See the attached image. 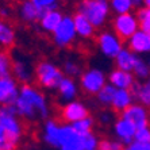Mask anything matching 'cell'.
I'll list each match as a JSON object with an SVG mask.
<instances>
[{"mask_svg":"<svg viewBox=\"0 0 150 150\" xmlns=\"http://www.w3.org/2000/svg\"><path fill=\"white\" fill-rule=\"evenodd\" d=\"M14 107L18 116L25 120H35L37 118L49 119L50 115V103L46 95L41 88L34 87L33 84L22 85Z\"/></svg>","mask_w":150,"mask_h":150,"instance_id":"obj_1","label":"cell"},{"mask_svg":"<svg viewBox=\"0 0 150 150\" xmlns=\"http://www.w3.org/2000/svg\"><path fill=\"white\" fill-rule=\"evenodd\" d=\"M25 135V127L14 105L0 110V150H16Z\"/></svg>","mask_w":150,"mask_h":150,"instance_id":"obj_2","label":"cell"},{"mask_svg":"<svg viewBox=\"0 0 150 150\" xmlns=\"http://www.w3.org/2000/svg\"><path fill=\"white\" fill-rule=\"evenodd\" d=\"M41 137L47 146L54 149L70 146L81 150L80 135L74 131L69 123H59L56 119H46L42 126Z\"/></svg>","mask_w":150,"mask_h":150,"instance_id":"obj_3","label":"cell"},{"mask_svg":"<svg viewBox=\"0 0 150 150\" xmlns=\"http://www.w3.org/2000/svg\"><path fill=\"white\" fill-rule=\"evenodd\" d=\"M65 73L50 59H41L35 65V83L46 91H57Z\"/></svg>","mask_w":150,"mask_h":150,"instance_id":"obj_4","label":"cell"},{"mask_svg":"<svg viewBox=\"0 0 150 150\" xmlns=\"http://www.w3.org/2000/svg\"><path fill=\"white\" fill-rule=\"evenodd\" d=\"M77 12L85 15L96 28H103L110 21L112 11L110 0H81L77 6Z\"/></svg>","mask_w":150,"mask_h":150,"instance_id":"obj_5","label":"cell"},{"mask_svg":"<svg viewBox=\"0 0 150 150\" xmlns=\"http://www.w3.org/2000/svg\"><path fill=\"white\" fill-rule=\"evenodd\" d=\"M107 83H108V74H105L104 70L98 67L88 68L79 77L81 91L88 96H96Z\"/></svg>","mask_w":150,"mask_h":150,"instance_id":"obj_6","label":"cell"},{"mask_svg":"<svg viewBox=\"0 0 150 150\" xmlns=\"http://www.w3.org/2000/svg\"><path fill=\"white\" fill-rule=\"evenodd\" d=\"M96 47L103 57L115 59L123 46V39L114 30H101L96 35Z\"/></svg>","mask_w":150,"mask_h":150,"instance_id":"obj_7","label":"cell"},{"mask_svg":"<svg viewBox=\"0 0 150 150\" xmlns=\"http://www.w3.org/2000/svg\"><path fill=\"white\" fill-rule=\"evenodd\" d=\"M77 37L76 26H74V19L72 15H64L62 21L56 28V31L52 34L53 43L58 47V49H65L69 47L74 43Z\"/></svg>","mask_w":150,"mask_h":150,"instance_id":"obj_8","label":"cell"},{"mask_svg":"<svg viewBox=\"0 0 150 150\" xmlns=\"http://www.w3.org/2000/svg\"><path fill=\"white\" fill-rule=\"evenodd\" d=\"M111 26H112V30H114L123 41H129L141 28L138 16H137V14H134V12L115 15V16L112 18Z\"/></svg>","mask_w":150,"mask_h":150,"instance_id":"obj_9","label":"cell"},{"mask_svg":"<svg viewBox=\"0 0 150 150\" xmlns=\"http://www.w3.org/2000/svg\"><path fill=\"white\" fill-rule=\"evenodd\" d=\"M87 116H89L88 105L84 101L77 100V99L62 104V107L59 110V118L62 119L64 123H69V125H73L74 122L81 120Z\"/></svg>","mask_w":150,"mask_h":150,"instance_id":"obj_10","label":"cell"},{"mask_svg":"<svg viewBox=\"0 0 150 150\" xmlns=\"http://www.w3.org/2000/svg\"><path fill=\"white\" fill-rule=\"evenodd\" d=\"M19 81L14 76L0 77V103L1 105H14L21 93Z\"/></svg>","mask_w":150,"mask_h":150,"instance_id":"obj_11","label":"cell"},{"mask_svg":"<svg viewBox=\"0 0 150 150\" xmlns=\"http://www.w3.org/2000/svg\"><path fill=\"white\" fill-rule=\"evenodd\" d=\"M137 130L138 129L134 123H131L129 119H125L122 116L115 119V122L112 123V133L115 135V139L120 141L125 146L135 141Z\"/></svg>","mask_w":150,"mask_h":150,"instance_id":"obj_12","label":"cell"},{"mask_svg":"<svg viewBox=\"0 0 150 150\" xmlns=\"http://www.w3.org/2000/svg\"><path fill=\"white\" fill-rule=\"evenodd\" d=\"M12 76L22 85L31 84V81L35 80V67H33L31 62L25 57H16L14 58L12 65Z\"/></svg>","mask_w":150,"mask_h":150,"instance_id":"obj_13","label":"cell"},{"mask_svg":"<svg viewBox=\"0 0 150 150\" xmlns=\"http://www.w3.org/2000/svg\"><path fill=\"white\" fill-rule=\"evenodd\" d=\"M120 116L125 119H129L131 123L137 126V129L145 127V126H150V112L149 108L142 105L141 103H134L131 104L127 110L120 114Z\"/></svg>","mask_w":150,"mask_h":150,"instance_id":"obj_14","label":"cell"},{"mask_svg":"<svg viewBox=\"0 0 150 150\" xmlns=\"http://www.w3.org/2000/svg\"><path fill=\"white\" fill-rule=\"evenodd\" d=\"M107 74H108V83L114 85L116 89H133L137 83V79L133 72L114 68Z\"/></svg>","mask_w":150,"mask_h":150,"instance_id":"obj_15","label":"cell"},{"mask_svg":"<svg viewBox=\"0 0 150 150\" xmlns=\"http://www.w3.org/2000/svg\"><path fill=\"white\" fill-rule=\"evenodd\" d=\"M80 84L74 80L73 77H68L65 76L64 80L61 81L58 89H57V95H58V100L65 104L69 101H73L77 99L79 92H80Z\"/></svg>","mask_w":150,"mask_h":150,"instance_id":"obj_16","label":"cell"},{"mask_svg":"<svg viewBox=\"0 0 150 150\" xmlns=\"http://www.w3.org/2000/svg\"><path fill=\"white\" fill-rule=\"evenodd\" d=\"M127 42V47L138 56L150 54V33L138 30Z\"/></svg>","mask_w":150,"mask_h":150,"instance_id":"obj_17","label":"cell"},{"mask_svg":"<svg viewBox=\"0 0 150 150\" xmlns=\"http://www.w3.org/2000/svg\"><path fill=\"white\" fill-rule=\"evenodd\" d=\"M18 14L23 22L34 25V23L39 22L43 11L39 7H37L31 0H22L19 4V8H18Z\"/></svg>","mask_w":150,"mask_h":150,"instance_id":"obj_18","label":"cell"},{"mask_svg":"<svg viewBox=\"0 0 150 150\" xmlns=\"http://www.w3.org/2000/svg\"><path fill=\"white\" fill-rule=\"evenodd\" d=\"M64 18V14L57 8V10H50V11H45L42 14L41 19H39L38 25L43 33L47 34H53L56 31V28L58 27V25L61 23Z\"/></svg>","mask_w":150,"mask_h":150,"instance_id":"obj_19","label":"cell"},{"mask_svg":"<svg viewBox=\"0 0 150 150\" xmlns=\"http://www.w3.org/2000/svg\"><path fill=\"white\" fill-rule=\"evenodd\" d=\"M73 19H74V26H76V31L79 38L83 39V41L93 38L98 28L92 25V22L85 15L80 14V12H76L73 15Z\"/></svg>","mask_w":150,"mask_h":150,"instance_id":"obj_20","label":"cell"},{"mask_svg":"<svg viewBox=\"0 0 150 150\" xmlns=\"http://www.w3.org/2000/svg\"><path fill=\"white\" fill-rule=\"evenodd\" d=\"M134 103H135V98H134V93L131 89H116L111 104V110L122 114L125 110H127Z\"/></svg>","mask_w":150,"mask_h":150,"instance_id":"obj_21","label":"cell"},{"mask_svg":"<svg viewBox=\"0 0 150 150\" xmlns=\"http://www.w3.org/2000/svg\"><path fill=\"white\" fill-rule=\"evenodd\" d=\"M138 57H139L138 54L133 53L127 46H126V47H123V49L120 50V53H119L118 56H116V58L114 59L115 68L122 69V70H127V72H133Z\"/></svg>","mask_w":150,"mask_h":150,"instance_id":"obj_22","label":"cell"},{"mask_svg":"<svg viewBox=\"0 0 150 150\" xmlns=\"http://www.w3.org/2000/svg\"><path fill=\"white\" fill-rule=\"evenodd\" d=\"M16 42V30L8 22L3 21L0 23V45L4 49H10Z\"/></svg>","mask_w":150,"mask_h":150,"instance_id":"obj_23","label":"cell"},{"mask_svg":"<svg viewBox=\"0 0 150 150\" xmlns=\"http://www.w3.org/2000/svg\"><path fill=\"white\" fill-rule=\"evenodd\" d=\"M133 93L137 103L150 108V83L149 81H137L133 87Z\"/></svg>","mask_w":150,"mask_h":150,"instance_id":"obj_24","label":"cell"},{"mask_svg":"<svg viewBox=\"0 0 150 150\" xmlns=\"http://www.w3.org/2000/svg\"><path fill=\"white\" fill-rule=\"evenodd\" d=\"M115 92H116V88L114 85H111L110 83H107L95 98H96V101H98L101 107H111L114 96H115Z\"/></svg>","mask_w":150,"mask_h":150,"instance_id":"obj_25","label":"cell"},{"mask_svg":"<svg viewBox=\"0 0 150 150\" xmlns=\"http://www.w3.org/2000/svg\"><path fill=\"white\" fill-rule=\"evenodd\" d=\"M133 74L135 76L137 81H149L150 77V62H147L142 56L138 57L137 64L133 69Z\"/></svg>","mask_w":150,"mask_h":150,"instance_id":"obj_26","label":"cell"},{"mask_svg":"<svg viewBox=\"0 0 150 150\" xmlns=\"http://www.w3.org/2000/svg\"><path fill=\"white\" fill-rule=\"evenodd\" d=\"M110 6H111V11L115 15L129 14L133 12V10L135 8L133 0H110Z\"/></svg>","mask_w":150,"mask_h":150,"instance_id":"obj_27","label":"cell"},{"mask_svg":"<svg viewBox=\"0 0 150 150\" xmlns=\"http://www.w3.org/2000/svg\"><path fill=\"white\" fill-rule=\"evenodd\" d=\"M73 130L76 131L79 135H84V134H89L93 131V127H95V119L92 118L91 115L87 116V118L81 119V120H77L72 125Z\"/></svg>","mask_w":150,"mask_h":150,"instance_id":"obj_28","label":"cell"},{"mask_svg":"<svg viewBox=\"0 0 150 150\" xmlns=\"http://www.w3.org/2000/svg\"><path fill=\"white\" fill-rule=\"evenodd\" d=\"M12 65L14 59L10 57L7 52L0 53V77L12 76Z\"/></svg>","mask_w":150,"mask_h":150,"instance_id":"obj_29","label":"cell"},{"mask_svg":"<svg viewBox=\"0 0 150 150\" xmlns=\"http://www.w3.org/2000/svg\"><path fill=\"white\" fill-rule=\"evenodd\" d=\"M100 139L99 137L92 131L89 134H84L80 135V145H81V150H93L99 147Z\"/></svg>","mask_w":150,"mask_h":150,"instance_id":"obj_30","label":"cell"},{"mask_svg":"<svg viewBox=\"0 0 150 150\" xmlns=\"http://www.w3.org/2000/svg\"><path fill=\"white\" fill-rule=\"evenodd\" d=\"M62 70L65 76L68 77H80L81 73H83L84 70L81 69L80 64L77 62L76 59H67L65 62L62 64Z\"/></svg>","mask_w":150,"mask_h":150,"instance_id":"obj_31","label":"cell"},{"mask_svg":"<svg viewBox=\"0 0 150 150\" xmlns=\"http://www.w3.org/2000/svg\"><path fill=\"white\" fill-rule=\"evenodd\" d=\"M138 21H139V27L143 31L150 33V10L146 7H141L137 12Z\"/></svg>","mask_w":150,"mask_h":150,"instance_id":"obj_32","label":"cell"},{"mask_svg":"<svg viewBox=\"0 0 150 150\" xmlns=\"http://www.w3.org/2000/svg\"><path fill=\"white\" fill-rule=\"evenodd\" d=\"M125 145L118 139H100L99 149L100 150H123Z\"/></svg>","mask_w":150,"mask_h":150,"instance_id":"obj_33","label":"cell"},{"mask_svg":"<svg viewBox=\"0 0 150 150\" xmlns=\"http://www.w3.org/2000/svg\"><path fill=\"white\" fill-rule=\"evenodd\" d=\"M31 1L37 7L41 8L43 12L45 11H50V10H57L58 3H59V0H31Z\"/></svg>","mask_w":150,"mask_h":150,"instance_id":"obj_34","label":"cell"},{"mask_svg":"<svg viewBox=\"0 0 150 150\" xmlns=\"http://www.w3.org/2000/svg\"><path fill=\"white\" fill-rule=\"evenodd\" d=\"M135 141L150 143V126H145V127H141V129L137 130Z\"/></svg>","mask_w":150,"mask_h":150,"instance_id":"obj_35","label":"cell"},{"mask_svg":"<svg viewBox=\"0 0 150 150\" xmlns=\"http://www.w3.org/2000/svg\"><path fill=\"white\" fill-rule=\"evenodd\" d=\"M123 150H150V143L139 142V141H134L130 145H126Z\"/></svg>","mask_w":150,"mask_h":150,"instance_id":"obj_36","label":"cell"},{"mask_svg":"<svg viewBox=\"0 0 150 150\" xmlns=\"http://www.w3.org/2000/svg\"><path fill=\"white\" fill-rule=\"evenodd\" d=\"M99 122L103 126H107V125H111V123L115 122V118H114L111 111H103L99 115Z\"/></svg>","mask_w":150,"mask_h":150,"instance_id":"obj_37","label":"cell"},{"mask_svg":"<svg viewBox=\"0 0 150 150\" xmlns=\"http://www.w3.org/2000/svg\"><path fill=\"white\" fill-rule=\"evenodd\" d=\"M0 15H1V18H3V21H4L7 16H10V8L1 7V10H0Z\"/></svg>","mask_w":150,"mask_h":150,"instance_id":"obj_38","label":"cell"},{"mask_svg":"<svg viewBox=\"0 0 150 150\" xmlns=\"http://www.w3.org/2000/svg\"><path fill=\"white\" fill-rule=\"evenodd\" d=\"M133 3L135 7H142L143 6V0H133Z\"/></svg>","mask_w":150,"mask_h":150,"instance_id":"obj_39","label":"cell"},{"mask_svg":"<svg viewBox=\"0 0 150 150\" xmlns=\"http://www.w3.org/2000/svg\"><path fill=\"white\" fill-rule=\"evenodd\" d=\"M142 7H146L150 10V0H143V6Z\"/></svg>","mask_w":150,"mask_h":150,"instance_id":"obj_40","label":"cell"},{"mask_svg":"<svg viewBox=\"0 0 150 150\" xmlns=\"http://www.w3.org/2000/svg\"><path fill=\"white\" fill-rule=\"evenodd\" d=\"M59 150H79V149H76V147H70V146H67V147H62V149H59Z\"/></svg>","mask_w":150,"mask_h":150,"instance_id":"obj_41","label":"cell"},{"mask_svg":"<svg viewBox=\"0 0 150 150\" xmlns=\"http://www.w3.org/2000/svg\"><path fill=\"white\" fill-rule=\"evenodd\" d=\"M93 150H100V149H99V147H98V149H93Z\"/></svg>","mask_w":150,"mask_h":150,"instance_id":"obj_42","label":"cell"},{"mask_svg":"<svg viewBox=\"0 0 150 150\" xmlns=\"http://www.w3.org/2000/svg\"><path fill=\"white\" fill-rule=\"evenodd\" d=\"M149 83H150V77H149Z\"/></svg>","mask_w":150,"mask_h":150,"instance_id":"obj_43","label":"cell"}]
</instances>
